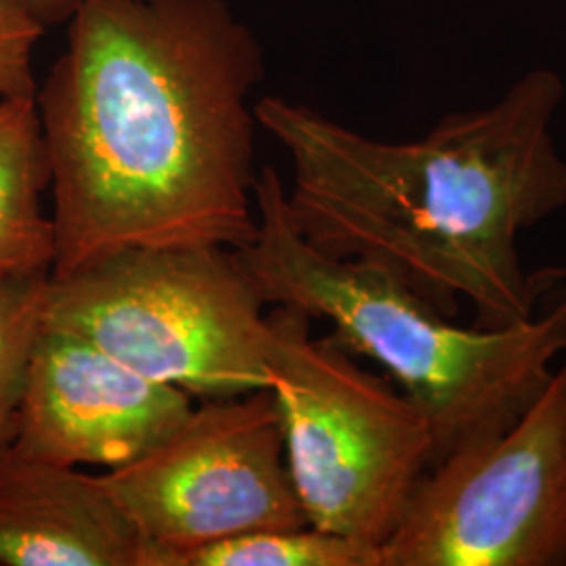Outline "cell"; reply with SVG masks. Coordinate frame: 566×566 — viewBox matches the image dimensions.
<instances>
[{
  "label": "cell",
  "mask_w": 566,
  "mask_h": 566,
  "mask_svg": "<svg viewBox=\"0 0 566 566\" xmlns=\"http://www.w3.org/2000/svg\"><path fill=\"white\" fill-rule=\"evenodd\" d=\"M380 566H566V364L502 434L428 468Z\"/></svg>",
  "instance_id": "8992f818"
},
{
  "label": "cell",
  "mask_w": 566,
  "mask_h": 566,
  "mask_svg": "<svg viewBox=\"0 0 566 566\" xmlns=\"http://www.w3.org/2000/svg\"><path fill=\"white\" fill-rule=\"evenodd\" d=\"M49 28L57 21L70 20L78 0H20Z\"/></svg>",
  "instance_id": "5bb4252c"
},
{
  "label": "cell",
  "mask_w": 566,
  "mask_h": 566,
  "mask_svg": "<svg viewBox=\"0 0 566 566\" xmlns=\"http://www.w3.org/2000/svg\"><path fill=\"white\" fill-rule=\"evenodd\" d=\"M51 273L0 275V447L15 434L36 344L44 332Z\"/></svg>",
  "instance_id": "7c38bea8"
},
{
  "label": "cell",
  "mask_w": 566,
  "mask_h": 566,
  "mask_svg": "<svg viewBox=\"0 0 566 566\" xmlns=\"http://www.w3.org/2000/svg\"><path fill=\"white\" fill-rule=\"evenodd\" d=\"M311 315L280 304L266 365L285 460L308 525L380 547L434 464L424 413L355 364L343 344L315 340Z\"/></svg>",
  "instance_id": "5b68a950"
},
{
  "label": "cell",
  "mask_w": 566,
  "mask_h": 566,
  "mask_svg": "<svg viewBox=\"0 0 566 566\" xmlns=\"http://www.w3.org/2000/svg\"><path fill=\"white\" fill-rule=\"evenodd\" d=\"M44 30L23 2L0 0V99L36 95L32 57Z\"/></svg>",
  "instance_id": "4fadbf2b"
},
{
  "label": "cell",
  "mask_w": 566,
  "mask_h": 566,
  "mask_svg": "<svg viewBox=\"0 0 566 566\" xmlns=\"http://www.w3.org/2000/svg\"><path fill=\"white\" fill-rule=\"evenodd\" d=\"M36 88L51 277L128 248L252 242L263 49L229 0H78Z\"/></svg>",
  "instance_id": "6da1fadb"
},
{
  "label": "cell",
  "mask_w": 566,
  "mask_h": 566,
  "mask_svg": "<svg viewBox=\"0 0 566 566\" xmlns=\"http://www.w3.org/2000/svg\"><path fill=\"white\" fill-rule=\"evenodd\" d=\"M0 566H160L99 476L0 447Z\"/></svg>",
  "instance_id": "9c48e42d"
},
{
  "label": "cell",
  "mask_w": 566,
  "mask_h": 566,
  "mask_svg": "<svg viewBox=\"0 0 566 566\" xmlns=\"http://www.w3.org/2000/svg\"><path fill=\"white\" fill-rule=\"evenodd\" d=\"M563 99L554 70H528L489 107L399 143L273 95L254 112L290 158L287 206L308 242L385 266L447 317L465 298L476 325L502 327L533 315L552 277L526 273L518 238L566 206Z\"/></svg>",
  "instance_id": "7a4b0ae2"
},
{
  "label": "cell",
  "mask_w": 566,
  "mask_h": 566,
  "mask_svg": "<svg viewBox=\"0 0 566 566\" xmlns=\"http://www.w3.org/2000/svg\"><path fill=\"white\" fill-rule=\"evenodd\" d=\"M191 411L189 392L44 327L9 446L51 464L114 470L160 446Z\"/></svg>",
  "instance_id": "ba28073f"
},
{
  "label": "cell",
  "mask_w": 566,
  "mask_h": 566,
  "mask_svg": "<svg viewBox=\"0 0 566 566\" xmlns=\"http://www.w3.org/2000/svg\"><path fill=\"white\" fill-rule=\"evenodd\" d=\"M51 164L34 97L0 99V275L51 273L55 227L42 210Z\"/></svg>",
  "instance_id": "30bf717a"
},
{
  "label": "cell",
  "mask_w": 566,
  "mask_h": 566,
  "mask_svg": "<svg viewBox=\"0 0 566 566\" xmlns=\"http://www.w3.org/2000/svg\"><path fill=\"white\" fill-rule=\"evenodd\" d=\"M99 479L160 566L240 533L308 525L271 388L193 407L160 446Z\"/></svg>",
  "instance_id": "52a82bcc"
},
{
  "label": "cell",
  "mask_w": 566,
  "mask_h": 566,
  "mask_svg": "<svg viewBox=\"0 0 566 566\" xmlns=\"http://www.w3.org/2000/svg\"><path fill=\"white\" fill-rule=\"evenodd\" d=\"M254 203L256 233L233 254L264 304L327 319L344 348L382 365L424 413L434 464L514 424L566 353V269H552L542 303L523 322L462 327L385 266L308 242L271 166L259 172Z\"/></svg>",
  "instance_id": "3957f363"
},
{
  "label": "cell",
  "mask_w": 566,
  "mask_h": 566,
  "mask_svg": "<svg viewBox=\"0 0 566 566\" xmlns=\"http://www.w3.org/2000/svg\"><path fill=\"white\" fill-rule=\"evenodd\" d=\"M263 306L229 248H128L51 277L44 327L189 395L229 399L271 388Z\"/></svg>",
  "instance_id": "277c9868"
},
{
  "label": "cell",
  "mask_w": 566,
  "mask_h": 566,
  "mask_svg": "<svg viewBox=\"0 0 566 566\" xmlns=\"http://www.w3.org/2000/svg\"><path fill=\"white\" fill-rule=\"evenodd\" d=\"M179 566H380V547L311 525L263 528L189 549Z\"/></svg>",
  "instance_id": "8fae6325"
}]
</instances>
